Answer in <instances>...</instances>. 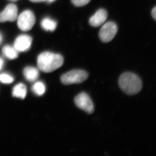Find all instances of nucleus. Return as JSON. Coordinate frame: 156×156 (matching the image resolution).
<instances>
[{
  "label": "nucleus",
  "instance_id": "39448f33",
  "mask_svg": "<svg viewBox=\"0 0 156 156\" xmlns=\"http://www.w3.org/2000/svg\"><path fill=\"white\" fill-rule=\"evenodd\" d=\"M118 31L116 24L113 22H108L104 24L99 32V37L103 42L111 41Z\"/></svg>",
  "mask_w": 156,
  "mask_h": 156
},
{
  "label": "nucleus",
  "instance_id": "f257e3e1",
  "mask_svg": "<svg viewBox=\"0 0 156 156\" xmlns=\"http://www.w3.org/2000/svg\"><path fill=\"white\" fill-rule=\"evenodd\" d=\"M64 58L59 54L44 52L39 55L37 59L38 68L46 73L52 72L62 66Z\"/></svg>",
  "mask_w": 156,
  "mask_h": 156
},
{
  "label": "nucleus",
  "instance_id": "1a4fd4ad",
  "mask_svg": "<svg viewBox=\"0 0 156 156\" xmlns=\"http://www.w3.org/2000/svg\"><path fill=\"white\" fill-rule=\"evenodd\" d=\"M107 17V12L106 10L99 9L94 14V15L90 18L89 23L92 27H98L106 21Z\"/></svg>",
  "mask_w": 156,
  "mask_h": 156
},
{
  "label": "nucleus",
  "instance_id": "2eb2a0df",
  "mask_svg": "<svg viewBox=\"0 0 156 156\" xmlns=\"http://www.w3.org/2000/svg\"><path fill=\"white\" fill-rule=\"evenodd\" d=\"M14 78L12 76L7 73L0 74V82L5 84H10L13 83Z\"/></svg>",
  "mask_w": 156,
  "mask_h": 156
},
{
  "label": "nucleus",
  "instance_id": "423d86ee",
  "mask_svg": "<svg viewBox=\"0 0 156 156\" xmlns=\"http://www.w3.org/2000/svg\"><path fill=\"white\" fill-rule=\"evenodd\" d=\"M74 103L77 107L84 111L87 113H93L94 105L90 96L86 93H80L74 99Z\"/></svg>",
  "mask_w": 156,
  "mask_h": 156
},
{
  "label": "nucleus",
  "instance_id": "0eeeda50",
  "mask_svg": "<svg viewBox=\"0 0 156 156\" xmlns=\"http://www.w3.org/2000/svg\"><path fill=\"white\" fill-rule=\"evenodd\" d=\"M17 17V7L14 4H10L0 13V22L14 21L16 20Z\"/></svg>",
  "mask_w": 156,
  "mask_h": 156
},
{
  "label": "nucleus",
  "instance_id": "9b49d317",
  "mask_svg": "<svg viewBox=\"0 0 156 156\" xmlns=\"http://www.w3.org/2000/svg\"><path fill=\"white\" fill-rule=\"evenodd\" d=\"M27 94V87L23 83H19L16 85L12 91V95L13 97L22 99L25 98Z\"/></svg>",
  "mask_w": 156,
  "mask_h": 156
},
{
  "label": "nucleus",
  "instance_id": "6ab92c4d",
  "mask_svg": "<svg viewBox=\"0 0 156 156\" xmlns=\"http://www.w3.org/2000/svg\"><path fill=\"white\" fill-rule=\"evenodd\" d=\"M30 1L33 2H34V3H39V2L46 1V0H30Z\"/></svg>",
  "mask_w": 156,
  "mask_h": 156
},
{
  "label": "nucleus",
  "instance_id": "9d476101",
  "mask_svg": "<svg viewBox=\"0 0 156 156\" xmlns=\"http://www.w3.org/2000/svg\"><path fill=\"white\" fill-rule=\"evenodd\" d=\"M23 74L28 81L34 82L38 78L39 72L36 68L33 67H27L24 69Z\"/></svg>",
  "mask_w": 156,
  "mask_h": 156
},
{
  "label": "nucleus",
  "instance_id": "aec40b11",
  "mask_svg": "<svg viewBox=\"0 0 156 156\" xmlns=\"http://www.w3.org/2000/svg\"><path fill=\"white\" fill-rule=\"evenodd\" d=\"M55 0H46V1L48 2V3H52L53 2H54Z\"/></svg>",
  "mask_w": 156,
  "mask_h": 156
},
{
  "label": "nucleus",
  "instance_id": "f3484780",
  "mask_svg": "<svg viewBox=\"0 0 156 156\" xmlns=\"http://www.w3.org/2000/svg\"><path fill=\"white\" fill-rule=\"evenodd\" d=\"M152 16L154 20L156 19V7L154 8L153 9H152Z\"/></svg>",
  "mask_w": 156,
  "mask_h": 156
},
{
  "label": "nucleus",
  "instance_id": "4be33fe9",
  "mask_svg": "<svg viewBox=\"0 0 156 156\" xmlns=\"http://www.w3.org/2000/svg\"><path fill=\"white\" fill-rule=\"evenodd\" d=\"M10 1H17V0H10Z\"/></svg>",
  "mask_w": 156,
  "mask_h": 156
},
{
  "label": "nucleus",
  "instance_id": "412c9836",
  "mask_svg": "<svg viewBox=\"0 0 156 156\" xmlns=\"http://www.w3.org/2000/svg\"><path fill=\"white\" fill-rule=\"evenodd\" d=\"M2 35L0 34V44L2 43Z\"/></svg>",
  "mask_w": 156,
  "mask_h": 156
},
{
  "label": "nucleus",
  "instance_id": "20e7f679",
  "mask_svg": "<svg viewBox=\"0 0 156 156\" xmlns=\"http://www.w3.org/2000/svg\"><path fill=\"white\" fill-rule=\"evenodd\" d=\"M17 25L22 31H29L33 28L35 22L34 14L31 11L26 10L17 18Z\"/></svg>",
  "mask_w": 156,
  "mask_h": 156
},
{
  "label": "nucleus",
  "instance_id": "ddd939ff",
  "mask_svg": "<svg viewBox=\"0 0 156 156\" xmlns=\"http://www.w3.org/2000/svg\"><path fill=\"white\" fill-rule=\"evenodd\" d=\"M2 52L6 57L11 60L16 59L18 56V51L14 47L8 45L4 47L2 49Z\"/></svg>",
  "mask_w": 156,
  "mask_h": 156
},
{
  "label": "nucleus",
  "instance_id": "7ed1b4c3",
  "mask_svg": "<svg viewBox=\"0 0 156 156\" xmlns=\"http://www.w3.org/2000/svg\"><path fill=\"white\" fill-rule=\"evenodd\" d=\"M88 73L83 70L75 69L64 74L61 77V81L65 85L80 83L88 78Z\"/></svg>",
  "mask_w": 156,
  "mask_h": 156
},
{
  "label": "nucleus",
  "instance_id": "f03ea898",
  "mask_svg": "<svg viewBox=\"0 0 156 156\" xmlns=\"http://www.w3.org/2000/svg\"><path fill=\"white\" fill-rule=\"evenodd\" d=\"M119 86L127 94H137L142 88V82L140 77L131 72L122 74L119 80Z\"/></svg>",
  "mask_w": 156,
  "mask_h": 156
},
{
  "label": "nucleus",
  "instance_id": "6e6552de",
  "mask_svg": "<svg viewBox=\"0 0 156 156\" xmlns=\"http://www.w3.org/2000/svg\"><path fill=\"white\" fill-rule=\"evenodd\" d=\"M32 38L28 35L22 34L16 38L14 41V48L18 52H25L30 48Z\"/></svg>",
  "mask_w": 156,
  "mask_h": 156
},
{
  "label": "nucleus",
  "instance_id": "4468645a",
  "mask_svg": "<svg viewBox=\"0 0 156 156\" xmlns=\"http://www.w3.org/2000/svg\"><path fill=\"white\" fill-rule=\"evenodd\" d=\"M32 90L34 93L37 96H42L46 91V86L41 81H38L34 84Z\"/></svg>",
  "mask_w": 156,
  "mask_h": 156
},
{
  "label": "nucleus",
  "instance_id": "dca6fc26",
  "mask_svg": "<svg viewBox=\"0 0 156 156\" xmlns=\"http://www.w3.org/2000/svg\"><path fill=\"white\" fill-rule=\"evenodd\" d=\"M90 0H71L72 4L77 7H81L87 4Z\"/></svg>",
  "mask_w": 156,
  "mask_h": 156
},
{
  "label": "nucleus",
  "instance_id": "a211bd4d",
  "mask_svg": "<svg viewBox=\"0 0 156 156\" xmlns=\"http://www.w3.org/2000/svg\"><path fill=\"white\" fill-rule=\"evenodd\" d=\"M4 63V62L3 59L0 58V70H1L2 68L3 67Z\"/></svg>",
  "mask_w": 156,
  "mask_h": 156
},
{
  "label": "nucleus",
  "instance_id": "f8f14e48",
  "mask_svg": "<svg viewBox=\"0 0 156 156\" xmlns=\"http://www.w3.org/2000/svg\"><path fill=\"white\" fill-rule=\"evenodd\" d=\"M57 23L56 21L50 18H45L41 21V27L46 31H54L57 27Z\"/></svg>",
  "mask_w": 156,
  "mask_h": 156
}]
</instances>
